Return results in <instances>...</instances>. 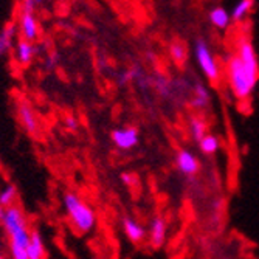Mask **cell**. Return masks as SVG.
<instances>
[{
  "label": "cell",
  "mask_w": 259,
  "mask_h": 259,
  "mask_svg": "<svg viewBox=\"0 0 259 259\" xmlns=\"http://www.w3.org/2000/svg\"><path fill=\"white\" fill-rule=\"evenodd\" d=\"M208 20L213 27L219 30H225L230 25L231 17H230V13L224 7H216L208 13Z\"/></svg>",
  "instance_id": "4fadbf2b"
},
{
  "label": "cell",
  "mask_w": 259,
  "mask_h": 259,
  "mask_svg": "<svg viewBox=\"0 0 259 259\" xmlns=\"http://www.w3.org/2000/svg\"><path fill=\"white\" fill-rule=\"evenodd\" d=\"M0 222H2L5 236L10 242V250H27L31 230L22 208L17 205L5 208Z\"/></svg>",
  "instance_id": "7a4b0ae2"
},
{
  "label": "cell",
  "mask_w": 259,
  "mask_h": 259,
  "mask_svg": "<svg viewBox=\"0 0 259 259\" xmlns=\"http://www.w3.org/2000/svg\"><path fill=\"white\" fill-rule=\"evenodd\" d=\"M121 180L124 182V183H127V185H134V176L132 174H127V172H124L123 176H121Z\"/></svg>",
  "instance_id": "603a6c76"
},
{
  "label": "cell",
  "mask_w": 259,
  "mask_h": 259,
  "mask_svg": "<svg viewBox=\"0 0 259 259\" xmlns=\"http://www.w3.org/2000/svg\"><path fill=\"white\" fill-rule=\"evenodd\" d=\"M169 55H171V59L177 64V65H182L186 58H188V50H186V45L180 40H174L169 47Z\"/></svg>",
  "instance_id": "ffe728a7"
},
{
  "label": "cell",
  "mask_w": 259,
  "mask_h": 259,
  "mask_svg": "<svg viewBox=\"0 0 259 259\" xmlns=\"http://www.w3.org/2000/svg\"><path fill=\"white\" fill-rule=\"evenodd\" d=\"M34 45L28 40L20 39L16 47H14V56H16V62L22 67H25L28 64H31L33 58H34Z\"/></svg>",
  "instance_id": "30bf717a"
},
{
  "label": "cell",
  "mask_w": 259,
  "mask_h": 259,
  "mask_svg": "<svg viewBox=\"0 0 259 259\" xmlns=\"http://www.w3.org/2000/svg\"><path fill=\"white\" fill-rule=\"evenodd\" d=\"M227 76L233 95L238 100H248L259 81V61L250 39L241 37L236 50L227 62Z\"/></svg>",
  "instance_id": "6da1fadb"
},
{
  "label": "cell",
  "mask_w": 259,
  "mask_h": 259,
  "mask_svg": "<svg viewBox=\"0 0 259 259\" xmlns=\"http://www.w3.org/2000/svg\"><path fill=\"white\" fill-rule=\"evenodd\" d=\"M190 134H191V137H193V140L196 141V143H199V141L208 134L206 132V123L202 118H199V116H191Z\"/></svg>",
  "instance_id": "d6986e66"
},
{
  "label": "cell",
  "mask_w": 259,
  "mask_h": 259,
  "mask_svg": "<svg viewBox=\"0 0 259 259\" xmlns=\"http://www.w3.org/2000/svg\"><path fill=\"white\" fill-rule=\"evenodd\" d=\"M0 259H7V257H5V256H4L2 253H0Z\"/></svg>",
  "instance_id": "484cf974"
},
{
  "label": "cell",
  "mask_w": 259,
  "mask_h": 259,
  "mask_svg": "<svg viewBox=\"0 0 259 259\" xmlns=\"http://www.w3.org/2000/svg\"><path fill=\"white\" fill-rule=\"evenodd\" d=\"M199 148L202 154L205 155H213L221 149V140L214 134H206L200 141H199Z\"/></svg>",
  "instance_id": "2e32d148"
},
{
  "label": "cell",
  "mask_w": 259,
  "mask_h": 259,
  "mask_svg": "<svg viewBox=\"0 0 259 259\" xmlns=\"http://www.w3.org/2000/svg\"><path fill=\"white\" fill-rule=\"evenodd\" d=\"M2 214H4V208L0 206V218H2Z\"/></svg>",
  "instance_id": "d4e9b609"
},
{
  "label": "cell",
  "mask_w": 259,
  "mask_h": 259,
  "mask_svg": "<svg viewBox=\"0 0 259 259\" xmlns=\"http://www.w3.org/2000/svg\"><path fill=\"white\" fill-rule=\"evenodd\" d=\"M65 126L70 129V131H75L78 127V120L73 118V116H67L65 118Z\"/></svg>",
  "instance_id": "7402d4cb"
},
{
  "label": "cell",
  "mask_w": 259,
  "mask_h": 259,
  "mask_svg": "<svg viewBox=\"0 0 259 259\" xmlns=\"http://www.w3.org/2000/svg\"><path fill=\"white\" fill-rule=\"evenodd\" d=\"M253 7H254V2H253V0H241L239 4L234 5L233 11L230 13L231 20H234V22H241V20H244V19L247 17V14L251 11Z\"/></svg>",
  "instance_id": "e0dca14e"
},
{
  "label": "cell",
  "mask_w": 259,
  "mask_h": 259,
  "mask_svg": "<svg viewBox=\"0 0 259 259\" xmlns=\"http://www.w3.org/2000/svg\"><path fill=\"white\" fill-rule=\"evenodd\" d=\"M112 141L120 149H132L138 143V131L135 127H120L110 134Z\"/></svg>",
  "instance_id": "ba28073f"
},
{
  "label": "cell",
  "mask_w": 259,
  "mask_h": 259,
  "mask_svg": "<svg viewBox=\"0 0 259 259\" xmlns=\"http://www.w3.org/2000/svg\"><path fill=\"white\" fill-rule=\"evenodd\" d=\"M16 199H17V188L14 185H11V183L5 185L2 190H0V206L4 209L13 206Z\"/></svg>",
  "instance_id": "ac0fdd59"
},
{
  "label": "cell",
  "mask_w": 259,
  "mask_h": 259,
  "mask_svg": "<svg viewBox=\"0 0 259 259\" xmlns=\"http://www.w3.org/2000/svg\"><path fill=\"white\" fill-rule=\"evenodd\" d=\"M152 85L155 87V90L160 93V95L164 97V98H168L172 93V84L164 75H155L152 78Z\"/></svg>",
  "instance_id": "44dd1931"
},
{
  "label": "cell",
  "mask_w": 259,
  "mask_h": 259,
  "mask_svg": "<svg viewBox=\"0 0 259 259\" xmlns=\"http://www.w3.org/2000/svg\"><path fill=\"white\" fill-rule=\"evenodd\" d=\"M166 221H164L161 216H157L152 219L151 222V228H149V241L151 245L154 248H160L163 247L164 241H166Z\"/></svg>",
  "instance_id": "9c48e42d"
},
{
  "label": "cell",
  "mask_w": 259,
  "mask_h": 259,
  "mask_svg": "<svg viewBox=\"0 0 259 259\" xmlns=\"http://www.w3.org/2000/svg\"><path fill=\"white\" fill-rule=\"evenodd\" d=\"M64 206H65L70 224H72V227L78 233L84 234L93 230V227L97 224L95 211H93L92 206L85 203L78 194L67 193L64 196Z\"/></svg>",
  "instance_id": "3957f363"
},
{
  "label": "cell",
  "mask_w": 259,
  "mask_h": 259,
  "mask_svg": "<svg viewBox=\"0 0 259 259\" xmlns=\"http://www.w3.org/2000/svg\"><path fill=\"white\" fill-rule=\"evenodd\" d=\"M27 256L28 259H45V245L37 230H31L30 241L27 245Z\"/></svg>",
  "instance_id": "7c38bea8"
},
{
  "label": "cell",
  "mask_w": 259,
  "mask_h": 259,
  "mask_svg": "<svg viewBox=\"0 0 259 259\" xmlns=\"http://www.w3.org/2000/svg\"><path fill=\"white\" fill-rule=\"evenodd\" d=\"M17 115H19V121L22 124V127L25 129L30 135L36 137L40 132V123H39V116L34 112L33 106L25 101L20 100L17 104Z\"/></svg>",
  "instance_id": "5b68a950"
},
{
  "label": "cell",
  "mask_w": 259,
  "mask_h": 259,
  "mask_svg": "<svg viewBox=\"0 0 259 259\" xmlns=\"http://www.w3.org/2000/svg\"><path fill=\"white\" fill-rule=\"evenodd\" d=\"M176 164H177V169L182 174H185L186 177H193L200 171V161L197 160V157L193 152H190L188 149H182L177 152Z\"/></svg>",
  "instance_id": "52a82bcc"
},
{
  "label": "cell",
  "mask_w": 259,
  "mask_h": 259,
  "mask_svg": "<svg viewBox=\"0 0 259 259\" xmlns=\"http://www.w3.org/2000/svg\"><path fill=\"white\" fill-rule=\"evenodd\" d=\"M209 101H211V98H209V92H208V89H206L203 84L197 82V84L194 85L193 107H194V109L203 110V109H206V107L209 106Z\"/></svg>",
  "instance_id": "9a60e30c"
},
{
  "label": "cell",
  "mask_w": 259,
  "mask_h": 259,
  "mask_svg": "<svg viewBox=\"0 0 259 259\" xmlns=\"http://www.w3.org/2000/svg\"><path fill=\"white\" fill-rule=\"evenodd\" d=\"M194 55L197 59L199 67L202 68L203 75L211 81V82H219L221 79V67L216 62L214 55L211 53L209 45L203 39H197L194 45Z\"/></svg>",
  "instance_id": "277c9868"
},
{
  "label": "cell",
  "mask_w": 259,
  "mask_h": 259,
  "mask_svg": "<svg viewBox=\"0 0 259 259\" xmlns=\"http://www.w3.org/2000/svg\"><path fill=\"white\" fill-rule=\"evenodd\" d=\"M123 228H124V233H126V236L129 238V241H132L135 244L143 242L145 238H146L145 227L141 225V224H138L137 221L131 219V218H124L123 219Z\"/></svg>",
  "instance_id": "8fae6325"
},
{
  "label": "cell",
  "mask_w": 259,
  "mask_h": 259,
  "mask_svg": "<svg viewBox=\"0 0 259 259\" xmlns=\"http://www.w3.org/2000/svg\"><path fill=\"white\" fill-rule=\"evenodd\" d=\"M17 30H19L23 40H28V42L33 44L39 37V23H37V19H36L34 13L20 10Z\"/></svg>",
  "instance_id": "8992f818"
},
{
  "label": "cell",
  "mask_w": 259,
  "mask_h": 259,
  "mask_svg": "<svg viewBox=\"0 0 259 259\" xmlns=\"http://www.w3.org/2000/svg\"><path fill=\"white\" fill-rule=\"evenodd\" d=\"M16 23H8V25L0 31V55H5L13 49V40L17 34Z\"/></svg>",
  "instance_id": "5bb4252c"
},
{
  "label": "cell",
  "mask_w": 259,
  "mask_h": 259,
  "mask_svg": "<svg viewBox=\"0 0 259 259\" xmlns=\"http://www.w3.org/2000/svg\"><path fill=\"white\" fill-rule=\"evenodd\" d=\"M5 247V239H4V233L2 230H0V250H2Z\"/></svg>",
  "instance_id": "cb8c5ba5"
}]
</instances>
